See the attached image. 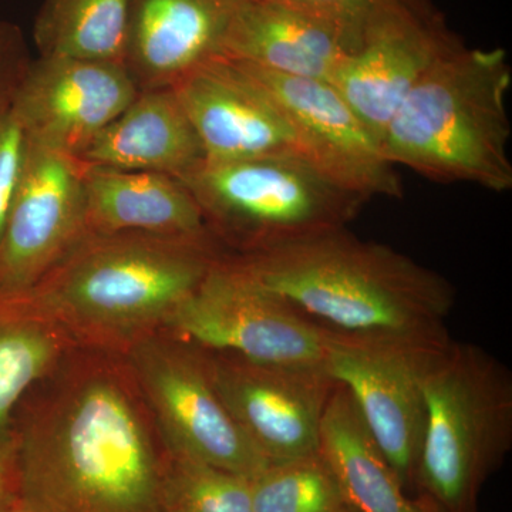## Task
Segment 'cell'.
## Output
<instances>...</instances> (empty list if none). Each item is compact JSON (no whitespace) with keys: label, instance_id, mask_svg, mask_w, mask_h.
Instances as JSON below:
<instances>
[{"label":"cell","instance_id":"19","mask_svg":"<svg viewBox=\"0 0 512 512\" xmlns=\"http://www.w3.org/2000/svg\"><path fill=\"white\" fill-rule=\"evenodd\" d=\"M84 164L178 178L205 160L173 87L141 90L79 158Z\"/></svg>","mask_w":512,"mask_h":512},{"label":"cell","instance_id":"18","mask_svg":"<svg viewBox=\"0 0 512 512\" xmlns=\"http://www.w3.org/2000/svg\"><path fill=\"white\" fill-rule=\"evenodd\" d=\"M83 181L87 232L211 235L200 205L173 175L84 164Z\"/></svg>","mask_w":512,"mask_h":512},{"label":"cell","instance_id":"22","mask_svg":"<svg viewBox=\"0 0 512 512\" xmlns=\"http://www.w3.org/2000/svg\"><path fill=\"white\" fill-rule=\"evenodd\" d=\"M130 0H46L33 28L40 56L123 64Z\"/></svg>","mask_w":512,"mask_h":512},{"label":"cell","instance_id":"13","mask_svg":"<svg viewBox=\"0 0 512 512\" xmlns=\"http://www.w3.org/2000/svg\"><path fill=\"white\" fill-rule=\"evenodd\" d=\"M138 92L121 63L40 56L30 60L12 109L33 143L79 160Z\"/></svg>","mask_w":512,"mask_h":512},{"label":"cell","instance_id":"8","mask_svg":"<svg viewBox=\"0 0 512 512\" xmlns=\"http://www.w3.org/2000/svg\"><path fill=\"white\" fill-rule=\"evenodd\" d=\"M126 355L163 434L165 451L249 478L268 466L222 402L204 350L157 333Z\"/></svg>","mask_w":512,"mask_h":512},{"label":"cell","instance_id":"7","mask_svg":"<svg viewBox=\"0 0 512 512\" xmlns=\"http://www.w3.org/2000/svg\"><path fill=\"white\" fill-rule=\"evenodd\" d=\"M167 329L210 352L261 365L325 370L328 335L227 256L175 311Z\"/></svg>","mask_w":512,"mask_h":512},{"label":"cell","instance_id":"5","mask_svg":"<svg viewBox=\"0 0 512 512\" xmlns=\"http://www.w3.org/2000/svg\"><path fill=\"white\" fill-rule=\"evenodd\" d=\"M424 403L413 500L476 512L481 488L512 446L511 372L480 346L450 340L427 370Z\"/></svg>","mask_w":512,"mask_h":512},{"label":"cell","instance_id":"29","mask_svg":"<svg viewBox=\"0 0 512 512\" xmlns=\"http://www.w3.org/2000/svg\"><path fill=\"white\" fill-rule=\"evenodd\" d=\"M417 503H419V501H417ZM419 504L421 505V508H423V510L426 512H440V511L434 510V508L429 507V505H424L421 503H419Z\"/></svg>","mask_w":512,"mask_h":512},{"label":"cell","instance_id":"16","mask_svg":"<svg viewBox=\"0 0 512 512\" xmlns=\"http://www.w3.org/2000/svg\"><path fill=\"white\" fill-rule=\"evenodd\" d=\"M232 0H130L123 66L138 90L173 87L222 57Z\"/></svg>","mask_w":512,"mask_h":512},{"label":"cell","instance_id":"17","mask_svg":"<svg viewBox=\"0 0 512 512\" xmlns=\"http://www.w3.org/2000/svg\"><path fill=\"white\" fill-rule=\"evenodd\" d=\"M349 53L345 37L299 10L274 0H232L225 59L330 83Z\"/></svg>","mask_w":512,"mask_h":512},{"label":"cell","instance_id":"9","mask_svg":"<svg viewBox=\"0 0 512 512\" xmlns=\"http://www.w3.org/2000/svg\"><path fill=\"white\" fill-rule=\"evenodd\" d=\"M463 45L431 0H384L330 83L380 144L414 87Z\"/></svg>","mask_w":512,"mask_h":512},{"label":"cell","instance_id":"27","mask_svg":"<svg viewBox=\"0 0 512 512\" xmlns=\"http://www.w3.org/2000/svg\"><path fill=\"white\" fill-rule=\"evenodd\" d=\"M30 63L22 30L0 19V110L12 104L16 87Z\"/></svg>","mask_w":512,"mask_h":512},{"label":"cell","instance_id":"26","mask_svg":"<svg viewBox=\"0 0 512 512\" xmlns=\"http://www.w3.org/2000/svg\"><path fill=\"white\" fill-rule=\"evenodd\" d=\"M325 23L345 37L350 52L359 42L367 19L384 0H274Z\"/></svg>","mask_w":512,"mask_h":512},{"label":"cell","instance_id":"6","mask_svg":"<svg viewBox=\"0 0 512 512\" xmlns=\"http://www.w3.org/2000/svg\"><path fill=\"white\" fill-rule=\"evenodd\" d=\"M177 180L200 205L215 241L239 256L346 228L367 200L333 183L298 151L202 161Z\"/></svg>","mask_w":512,"mask_h":512},{"label":"cell","instance_id":"21","mask_svg":"<svg viewBox=\"0 0 512 512\" xmlns=\"http://www.w3.org/2000/svg\"><path fill=\"white\" fill-rule=\"evenodd\" d=\"M72 346L25 293L0 292V443L12 436L23 397L60 365Z\"/></svg>","mask_w":512,"mask_h":512},{"label":"cell","instance_id":"12","mask_svg":"<svg viewBox=\"0 0 512 512\" xmlns=\"http://www.w3.org/2000/svg\"><path fill=\"white\" fill-rule=\"evenodd\" d=\"M234 63L275 101L291 124L299 153L320 173L367 201L403 197L394 165L332 83Z\"/></svg>","mask_w":512,"mask_h":512},{"label":"cell","instance_id":"14","mask_svg":"<svg viewBox=\"0 0 512 512\" xmlns=\"http://www.w3.org/2000/svg\"><path fill=\"white\" fill-rule=\"evenodd\" d=\"M84 164L33 143L0 241V292L30 291L87 232Z\"/></svg>","mask_w":512,"mask_h":512},{"label":"cell","instance_id":"28","mask_svg":"<svg viewBox=\"0 0 512 512\" xmlns=\"http://www.w3.org/2000/svg\"><path fill=\"white\" fill-rule=\"evenodd\" d=\"M0 512H29L19 493L13 433L0 443Z\"/></svg>","mask_w":512,"mask_h":512},{"label":"cell","instance_id":"4","mask_svg":"<svg viewBox=\"0 0 512 512\" xmlns=\"http://www.w3.org/2000/svg\"><path fill=\"white\" fill-rule=\"evenodd\" d=\"M511 84L504 49L458 47L396 111L380 143L384 158L434 183L510 191Z\"/></svg>","mask_w":512,"mask_h":512},{"label":"cell","instance_id":"20","mask_svg":"<svg viewBox=\"0 0 512 512\" xmlns=\"http://www.w3.org/2000/svg\"><path fill=\"white\" fill-rule=\"evenodd\" d=\"M319 453L350 512H426L404 491L352 397L339 384L323 414Z\"/></svg>","mask_w":512,"mask_h":512},{"label":"cell","instance_id":"2","mask_svg":"<svg viewBox=\"0 0 512 512\" xmlns=\"http://www.w3.org/2000/svg\"><path fill=\"white\" fill-rule=\"evenodd\" d=\"M232 259L329 338L419 346L451 340L446 320L456 302L453 285L348 227Z\"/></svg>","mask_w":512,"mask_h":512},{"label":"cell","instance_id":"15","mask_svg":"<svg viewBox=\"0 0 512 512\" xmlns=\"http://www.w3.org/2000/svg\"><path fill=\"white\" fill-rule=\"evenodd\" d=\"M173 90L204 151V161L247 160L298 151L282 111L247 74L225 57L202 64Z\"/></svg>","mask_w":512,"mask_h":512},{"label":"cell","instance_id":"10","mask_svg":"<svg viewBox=\"0 0 512 512\" xmlns=\"http://www.w3.org/2000/svg\"><path fill=\"white\" fill-rule=\"evenodd\" d=\"M446 345L328 339L326 375L350 394L377 447L412 498L426 419L424 379L434 356Z\"/></svg>","mask_w":512,"mask_h":512},{"label":"cell","instance_id":"1","mask_svg":"<svg viewBox=\"0 0 512 512\" xmlns=\"http://www.w3.org/2000/svg\"><path fill=\"white\" fill-rule=\"evenodd\" d=\"M131 382L86 366L13 416L16 477L29 512H164L165 450Z\"/></svg>","mask_w":512,"mask_h":512},{"label":"cell","instance_id":"25","mask_svg":"<svg viewBox=\"0 0 512 512\" xmlns=\"http://www.w3.org/2000/svg\"><path fill=\"white\" fill-rule=\"evenodd\" d=\"M30 151V138L12 104L0 110V241Z\"/></svg>","mask_w":512,"mask_h":512},{"label":"cell","instance_id":"23","mask_svg":"<svg viewBox=\"0 0 512 512\" xmlns=\"http://www.w3.org/2000/svg\"><path fill=\"white\" fill-rule=\"evenodd\" d=\"M254 512H350L320 453L268 464L251 478Z\"/></svg>","mask_w":512,"mask_h":512},{"label":"cell","instance_id":"3","mask_svg":"<svg viewBox=\"0 0 512 512\" xmlns=\"http://www.w3.org/2000/svg\"><path fill=\"white\" fill-rule=\"evenodd\" d=\"M222 258L212 235L86 232L25 295L73 346L126 355L167 328Z\"/></svg>","mask_w":512,"mask_h":512},{"label":"cell","instance_id":"11","mask_svg":"<svg viewBox=\"0 0 512 512\" xmlns=\"http://www.w3.org/2000/svg\"><path fill=\"white\" fill-rule=\"evenodd\" d=\"M202 350L222 402L269 464L319 453L323 414L336 384L325 370L261 365Z\"/></svg>","mask_w":512,"mask_h":512},{"label":"cell","instance_id":"24","mask_svg":"<svg viewBox=\"0 0 512 512\" xmlns=\"http://www.w3.org/2000/svg\"><path fill=\"white\" fill-rule=\"evenodd\" d=\"M163 508L164 512H254L251 478L165 451Z\"/></svg>","mask_w":512,"mask_h":512}]
</instances>
